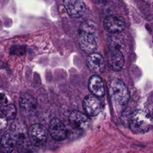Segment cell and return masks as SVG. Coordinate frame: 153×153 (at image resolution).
I'll list each match as a JSON object with an SVG mask.
<instances>
[{
	"label": "cell",
	"instance_id": "obj_14",
	"mask_svg": "<svg viewBox=\"0 0 153 153\" xmlns=\"http://www.w3.org/2000/svg\"><path fill=\"white\" fill-rule=\"evenodd\" d=\"M16 145L19 153H34L36 148L29 140L27 133L18 137Z\"/></svg>",
	"mask_w": 153,
	"mask_h": 153
},
{
	"label": "cell",
	"instance_id": "obj_17",
	"mask_svg": "<svg viewBox=\"0 0 153 153\" xmlns=\"http://www.w3.org/2000/svg\"><path fill=\"white\" fill-rule=\"evenodd\" d=\"M7 125L6 118L3 115L2 112H0V130L5 128Z\"/></svg>",
	"mask_w": 153,
	"mask_h": 153
},
{
	"label": "cell",
	"instance_id": "obj_9",
	"mask_svg": "<svg viewBox=\"0 0 153 153\" xmlns=\"http://www.w3.org/2000/svg\"><path fill=\"white\" fill-rule=\"evenodd\" d=\"M48 132L50 136L57 141L64 140L67 136L65 125L58 118H53L50 123Z\"/></svg>",
	"mask_w": 153,
	"mask_h": 153
},
{
	"label": "cell",
	"instance_id": "obj_3",
	"mask_svg": "<svg viewBox=\"0 0 153 153\" xmlns=\"http://www.w3.org/2000/svg\"><path fill=\"white\" fill-rule=\"evenodd\" d=\"M152 118L151 114L142 109L133 111L129 119V128L135 134H143L152 128Z\"/></svg>",
	"mask_w": 153,
	"mask_h": 153
},
{
	"label": "cell",
	"instance_id": "obj_5",
	"mask_svg": "<svg viewBox=\"0 0 153 153\" xmlns=\"http://www.w3.org/2000/svg\"><path fill=\"white\" fill-rule=\"evenodd\" d=\"M108 63L111 68L115 71L121 70L124 64V58L120 45L113 43L109 46Z\"/></svg>",
	"mask_w": 153,
	"mask_h": 153
},
{
	"label": "cell",
	"instance_id": "obj_19",
	"mask_svg": "<svg viewBox=\"0 0 153 153\" xmlns=\"http://www.w3.org/2000/svg\"><path fill=\"white\" fill-rule=\"evenodd\" d=\"M96 2H104V1H105V0H95Z\"/></svg>",
	"mask_w": 153,
	"mask_h": 153
},
{
	"label": "cell",
	"instance_id": "obj_10",
	"mask_svg": "<svg viewBox=\"0 0 153 153\" xmlns=\"http://www.w3.org/2000/svg\"><path fill=\"white\" fill-rule=\"evenodd\" d=\"M63 4L68 14L72 17H80L85 13L84 0H63Z\"/></svg>",
	"mask_w": 153,
	"mask_h": 153
},
{
	"label": "cell",
	"instance_id": "obj_7",
	"mask_svg": "<svg viewBox=\"0 0 153 153\" xmlns=\"http://www.w3.org/2000/svg\"><path fill=\"white\" fill-rule=\"evenodd\" d=\"M82 106L85 113L90 116H95L102 110L103 105L100 100L94 95L86 96L82 102Z\"/></svg>",
	"mask_w": 153,
	"mask_h": 153
},
{
	"label": "cell",
	"instance_id": "obj_11",
	"mask_svg": "<svg viewBox=\"0 0 153 153\" xmlns=\"http://www.w3.org/2000/svg\"><path fill=\"white\" fill-rule=\"evenodd\" d=\"M88 68L97 74H102L105 69V63L103 56L97 53L90 54L86 60Z\"/></svg>",
	"mask_w": 153,
	"mask_h": 153
},
{
	"label": "cell",
	"instance_id": "obj_16",
	"mask_svg": "<svg viewBox=\"0 0 153 153\" xmlns=\"http://www.w3.org/2000/svg\"><path fill=\"white\" fill-rule=\"evenodd\" d=\"M2 113L6 120H11L15 118L17 114L16 106L13 104H9L2 108Z\"/></svg>",
	"mask_w": 153,
	"mask_h": 153
},
{
	"label": "cell",
	"instance_id": "obj_18",
	"mask_svg": "<svg viewBox=\"0 0 153 153\" xmlns=\"http://www.w3.org/2000/svg\"><path fill=\"white\" fill-rule=\"evenodd\" d=\"M143 1H144L145 2L148 4H151L152 2V0H143Z\"/></svg>",
	"mask_w": 153,
	"mask_h": 153
},
{
	"label": "cell",
	"instance_id": "obj_2",
	"mask_svg": "<svg viewBox=\"0 0 153 153\" xmlns=\"http://www.w3.org/2000/svg\"><path fill=\"white\" fill-rule=\"evenodd\" d=\"M108 92L114 109L120 112L127 104L130 95L125 84L118 79H114L108 84Z\"/></svg>",
	"mask_w": 153,
	"mask_h": 153
},
{
	"label": "cell",
	"instance_id": "obj_12",
	"mask_svg": "<svg viewBox=\"0 0 153 153\" xmlns=\"http://www.w3.org/2000/svg\"><path fill=\"white\" fill-rule=\"evenodd\" d=\"M16 140L11 130L5 131L1 136L0 142V152L11 153L16 145Z\"/></svg>",
	"mask_w": 153,
	"mask_h": 153
},
{
	"label": "cell",
	"instance_id": "obj_20",
	"mask_svg": "<svg viewBox=\"0 0 153 153\" xmlns=\"http://www.w3.org/2000/svg\"><path fill=\"white\" fill-rule=\"evenodd\" d=\"M1 134H0V142H1Z\"/></svg>",
	"mask_w": 153,
	"mask_h": 153
},
{
	"label": "cell",
	"instance_id": "obj_1",
	"mask_svg": "<svg viewBox=\"0 0 153 153\" xmlns=\"http://www.w3.org/2000/svg\"><path fill=\"white\" fill-rule=\"evenodd\" d=\"M98 35L95 25L91 22L82 23L79 30V44L87 53H93L97 47Z\"/></svg>",
	"mask_w": 153,
	"mask_h": 153
},
{
	"label": "cell",
	"instance_id": "obj_4",
	"mask_svg": "<svg viewBox=\"0 0 153 153\" xmlns=\"http://www.w3.org/2000/svg\"><path fill=\"white\" fill-rule=\"evenodd\" d=\"M27 136L30 142L35 147H38L46 142L48 132L42 124H35L29 127L27 130Z\"/></svg>",
	"mask_w": 153,
	"mask_h": 153
},
{
	"label": "cell",
	"instance_id": "obj_15",
	"mask_svg": "<svg viewBox=\"0 0 153 153\" xmlns=\"http://www.w3.org/2000/svg\"><path fill=\"white\" fill-rule=\"evenodd\" d=\"M19 105L22 109L31 112L37 108L38 103L34 97L28 93H23L19 98Z\"/></svg>",
	"mask_w": 153,
	"mask_h": 153
},
{
	"label": "cell",
	"instance_id": "obj_6",
	"mask_svg": "<svg viewBox=\"0 0 153 153\" xmlns=\"http://www.w3.org/2000/svg\"><path fill=\"white\" fill-rule=\"evenodd\" d=\"M103 26L108 32L112 33H117L124 29L126 22L124 19L121 16L111 14L105 19Z\"/></svg>",
	"mask_w": 153,
	"mask_h": 153
},
{
	"label": "cell",
	"instance_id": "obj_13",
	"mask_svg": "<svg viewBox=\"0 0 153 153\" xmlns=\"http://www.w3.org/2000/svg\"><path fill=\"white\" fill-rule=\"evenodd\" d=\"M90 91L97 97H102L105 94V87L102 78L98 75H93L88 81Z\"/></svg>",
	"mask_w": 153,
	"mask_h": 153
},
{
	"label": "cell",
	"instance_id": "obj_8",
	"mask_svg": "<svg viewBox=\"0 0 153 153\" xmlns=\"http://www.w3.org/2000/svg\"><path fill=\"white\" fill-rule=\"evenodd\" d=\"M69 122L71 127L76 130H86L90 123L87 115L76 111H72L70 114Z\"/></svg>",
	"mask_w": 153,
	"mask_h": 153
}]
</instances>
